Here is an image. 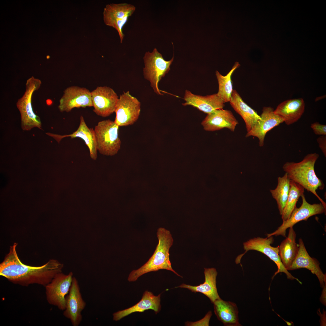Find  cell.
<instances>
[{
	"label": "cell",
	"mask_w": 326,
	"mask_h": 326,
	"mask_svg": "<svg viewBox=\"0 0 326 326\" xmlns=\"http://www.w3.org/2000/svg\"><path fill=\"white\" fill-rule=\"evenodd\" d=\"M15 242L0 264V275L12 283L23 286L38 284L45 286L58 273L62 272L63 264L51 259L43 265L35 267L22 263L18 255Z\"/></svg>",
	"instance_id": "cell-1"
},
{
	"label": "cell",
	"mask_w": 326,
	"mask_h": 326,
	"mask_svg": "<svg viewBox=\"0 0 326 326\" xmlns=\"http://www.w3.org/2000/svg\"><path fill=\"white\" fill-rule=\"evenodd\" d=\"M319 157V155L316 153L308 154L298 162H286L283 168L290 180L313 194L326 209V203L316 192L318 189L323 190L325 186L323 181L316 175L314 170L315 163Z\"/></svg>",
	"instance_id": "cell-2"
},
{
	"label": "cell",
	"mask_w": 326,
	"mask_h": 326,
	"mask_svg": "<svg viewBox=\"0 0 326 326\" xmlns=\"http://www.w3.org/2000/svg\"><path fill=\"white\" fill-rule=\"evenodd\" d=\"M158 242L153 255L149 260L139 268L133 270L128 278L129 282L136 281L139 277L147 273L165 269L181 277L172 268L169 258V251L173 239L169 231L159 228L157 232Z\"/></svg>",
	"instance_id": "cell-3"
},
{
	"label": "cell",
	"mask_w": 326,
	"mask_h": 326,
	"mask_svg": "<svg viewBox=\"0 0 326 326\" xmlns=\"http://www.w3.org/2000/svg\"><path fill=\"white\" fill-rule=\"evenodd\" d=\"M41 83L40 80L33 76L28 79L26 84L25 91L17 102L16 106L21 114V127L24 130H30L34 127L41 129L40 118L33 112L31 104L33 94L39 88Z\"/></svg>",
	"instance_id": "cell-4"
},
{
	"label": "cell",
	"mask_w": 326,
	"mask_h": 326,
	"mask_svg": "<svg viewBox=\"0 0 326 326\" xmlns=\"http://www.w3.org/2000/svg\"><path fill=\"white\" fill-rule=\"evenodd\" d=\"M119 126L110 120L99 122L94 129L97 150L106 155H113L120 149Z\"/></svg>",
	"instance_id": "cell-5"
},
{
	"label": "cell",
	"mask_w": 326,
	"mask_h": 326,
	"mask_svg": "<svg viewBox=\"0 0 326 326\" xmlns=\"http://www.w3.org/2000/svg\"><path fill=\"white\" fill-rule=\"evenodd\" d=\"M143 59L145 78L149 81L151 86L156 94L163 95L158 88V83L170 70V66L173 61L174 57L169 61L165 60L162 54L155 48L152 52H146Z\"/></svg>",
	"instance_id": "cell-6"
},
{
	"label": "cell",
	"mask_w": 326,
	"mask_h": 326,
	"mask_svg": "<svg viewBox=\"0 0 326 326\" xmlns=\"http://www.w3.org/2000/svg\"><path fill=\"white\" fill-rule=\"evenodd\" d=\"M274 241L273 237L271 236L265 238L260 237L254 238L244 242V248L245 251L244 253L237 257L235 262L237 264L240 263L242 256L248 251H257L266 255L277 265V270L273 276L272 279L278 273L283 272L285 273L288 279L296 280L301 284V282L298 279L292 276L283 264L279 254V246L273 247L270 245L273 243Z\"/></svg>",
	"instance_id": "cell-7"
},
{
	"label": "cell",
	"mask_w": 326,
	"mask_h": 326,
	"mask_svg": "<svg viewBox=\"0 0 326 326\" xmlns=\"http://www.w3.org/2000/svg\"><path fill=\"white\" fill-rule=\"evenodd\" d=\"M73 277L72 272L67 274L59 273L45 286L46 298L49 304L56 306L60 310L65 309L66 297L69 292Z\"/></svg>",
	"instance_id": "cell-8"
},
{
	"label": "cell",
	"mask_w": 326,
	"mask_h": 326,
	"mask_svg": "<svg viewBox=\"0 0 326 326\" xmlns=\"http://www.w3.org/2000/svg\"><path fill=\"white\" fill-rule=\"evenodd\" d=\"M136 7L127 3L110 4L104 8L103 15L104 23L115 29L122 43L124 37L123 29L129 17L136 10Z\"/></svg>",
	"instance_id": "cell-9"
},
{
	"label": "cell",
	"mask_w": 326,
	"mask_h": 326,
	"mask_svg": "<svg viewBox=\"0 0 326 326\" xmlns=\"http://www.w3.org/2000/svg\"><path fill=\"white\" fill-rule=\"evenodd\" d=\"M302 203L301 206L296 207L292 212L290 218L283 222L282 225L273 232L267 235V237L274 235H282L286 237V230L293 227L300 221H306L310 217L323 213L326 214V209L321 203L310 204L308 203L304 194L301 196Z\"/></svg>",
	"instance_id": "cell-10"
},
{
	"label": "cell",
	"mask_w": 326,
	"mask_h": 326,
	"mask_svg": "<svg viewBox=\"0 0 326 326\" xmlns=\"http://www.w3.org/2000/svg\"><path fill=\"white\" fill-rule=\"evenodd\" d=\"M140 102L129 91L120 95L115 112V123L119 126L133 124L138 119L140 112Z\"/></svg>",
	"instance_id": "cell-11"
},
{
	"label": "cell",
	"mask_w": 326,
	"mask_h": 326,
	"mask_svg": "<svg viewBox=\"0 0 326 326\" xmlns=\"http://www.w3.org/2000/svg\"><path fill=\"white\" fill-rule=\"evenodd\" d=\"M66 299V308L63 315L70 320L73 326H78L82 321V312L86 306V303L82 297L78 281L74 276Z\"/></svg>",
	"instance_id": "cell-12"
},
{
	"label": "cell",
	"mask_w": 326,
	"mask_h": 326,
	"mask_svg": "<svg viewBox=\"0 0 326 326\" xmlns=\"http://www.w3.org/2000/svg\"><path fill=\"white\" fill-rule=\"evenodd\" d=\"M91 93L93 111L97 115L106 117L115 112L119 98L112 88L98 86Z\"/></svg>",
	"instance_id": "cell-13"
},
{
	"label": "cell",
	"mask_w": 326,
	"mask_h": 326,
	"mask_svg": "<svg viewBox=\"0 0 326 326\" xmlns=\"http://www.w3.org/2000/svg\"><path fill=\"white\" fill-rule=\"evenodd\" d=\"M59 102L58 108L61 112H69L74 108L93 106L91 92L77 86L66 88Z\"/></svg>",
	"instance_id": "cell-14"
},
{
	"label": "cell",
	"mask_w": 326,
	"mask_h": 326,
	"mask_svg": "<svg viewBox=\"0 0 326 326\" xmlns=\"http://www.w3.org/2000/svg\"><path fill=\"white\" fill-rule=\"evenodd\" d=\"M271 107H264L260 116L259 120L249 132L246 137L253 136L257 137L259 141V145L262 147L264 145V138L267 133L275 127L284 122V120L275 114Z\"/></svg>",
	"instance_id": "cell-15"
},
{
	"label": "cell",
	"mask_w": 326,
	"mask_h": 326,
	"mask_svg": "<svg viewBox=\"0 0 326 326\" xmlns=\"http://www.w3.org/2000/svg\"><path fill=\"white\" fill-rule=\"evenodd\" d=\"M299 247L298 254L291 265L287 270H293L302 268L308 269L316 276L321 287L323 288L326 284V274L323 273L321 269L319 262L309 256L301 238L299 239Z\"/></svg>",
	"instance_id": "cell-16"
},
{
	"label": "cell",
	"mask_w": 326,
	"mask_h": 326,
	"mask_svg": "<svg viewBox=\"0 0 326 326\" xmlns=\"http://www.w3.org/2000/svg\"><path fill=\"white\" fill-rule=\"evenodd\" d=\"M238 122L232 112L222 109L207 114L201 123L205 130L214 131L224 128L234 131Z\"/></svg>",
	"instance_id": "cell-17"
},
{
	"label": "cell",
	"mask_w": 326,
	"mask_h": 326,
	"mask_svg": "<svg viewBox=\"0 0 326 326\" xmlns=\"http://www.w3.org/2000/svg\"><path fill=\"white\" fill-rule=\"evenodd\" d=\"M184 99L185 102L183 106L191 105L207 114L216 110L222 109L224 103L217 94L202 96L192 94L186 90Z\"/></svg>",
	"instance_id": "cell-18"
},
{
	"label": "cell",
	"mask_w": 326,
	"mask_h": 326,
	"mask_svg": "<svg viewBox=\"0 0 326 326\" xmlns=\"http://www.w3.org/2000/svg\"><path fill=\"white\" fill-rule=\"evenodd\" d=\"M160 297L161 294L155 296L152 292L146 290L143 293L141 299L136 304L128 308L113 313V320L118 321L133 313L142 312L149 309L154 310L157 314L161 308Z\"/></svg>",
	"instance_id": "cell-19"
},
{
	"label": "cell",
	"mask_w": 326,
	"mask_h": 326,
	"mask_svg": "<svg viewBox=\"0 0 326 326\" xmlns=\"http://www.w3.org/2000/svg\"><path fill=\"white\" fill-rule=\"evenodd\" d=\"M304 101L302 98L290 99L280 104L274 110V113L282 118L287 125L298 121L303 113Z\"/></svg>",
	"instance_id": "cell-20"
},
{
	"label": "cell",
	"mask_w": 326,
	"mask_h": 326,
	"mask_svg": "<svg viewBox=\"0 0 326 326\" xmlns=\"http://www.w3.org/2000/svg\"><path fill=\"white\" fill-rule=\"evenodd\" d=\"M46 134L52 137L58 142L62 138L66 137H70L72 138H80L84 141L88 146L91 157L94 160H96L97 158V144L94 129L87 126L82 116L80 117V123L78 129L72 133L64 135L49 133Z\"/></svg>",
	"instance_id": "cell-21"
},
{
	"label": "cell",
	"mask_w": 326,
	"mask_h": 326,
	"mask_svg": "<svg viewBox=\"0 0 326 326\" xmlns=\"http://www.w3.org/2000/svg\"><path fill=\"white\" fill-rule=\"evenodd\" d=\"M205 280L204 282L197 286H192L182 284L175 287L187 289L192 292H200L207 296L212 303L220 298L216 286V277L217 272L216 269L205 268Z\"/></svg>",
	"instance_id": "cell-22"
},
{
	"label": "cell",
	"mask_w": 326,
	"mask_h": 326,
	"mask_svg": "<svg viewBox=\"0 0 326 326\" xmlns=\"http://www.w3.org/2000/svg\"><path fill=\"white\" fill-rule=\"evenodd\" d=\"M229 102L234 109L243 119L247 133L250 131L260 119V116L243 101L235 90H233Z\"/></svg>",
	"instance_id": "cell-23"
},
{
	"label": "cell",
	"mask_w": 326,
	"mask_h": 326,
	"mask_svg": "<svg viewBox=\"0 0 326 326\" xmlns=\"http://www.w3.org/2000/svg\"><path fill=\"white\" fill-rule=\"evenodd\" d=\"M214 312L219 320L226 326H241L238 321V310L236 304L220 298L213 303Z\"/></svg>",
	"instance_id": "cell-24"
},
{
	"label": "cell",
	"mask_w": 326,
	"mask_h": 326,
	"mask_svg": "<svg viewBox=\"0 0 326 326\" xmlns=\"http://www.w3.org/2000/svg\"><path fill=\"white\" fill-rule=\"evenodd\" d=\"M287 237L279 246L281 261L287 270L292 264L299 251V244L296 242V234L293 227L289 228Z\"/></svg>",
	"instance_id": "cell-25"
},
{
	"label": "cell",
	"mask_w": 326,
	"mask_h": 326,
	"mask_svg": "<svg viewBox=\"0 0 326 326\" xmlns=\"http://www.w3.org/2000/svg\"><path fill=\"white\" fill-rule=\"evenodd\" d=\"M278 184L274 190H270L273 197L276 200L280 215H281L285 207L290 189V179L287 174L278 177Z\"/></svg>",
	"instance_id": "cell-26"
},
{
	"label": "cell",
	"mask_w": 326,
	"mask_h": 326,
	"mask_svg": "<svg viewBox=\"0 0 326 326\" xmlns=\"http://www.w3.org/2000/svg\"><path fill=\"white\" fill-rule=\"evenodd\" d=\"M304 188L299 184L290 180V189L285 207L283 210L281 218L283 222L288 219L294 209L299 198L304 194Z\"/></svg>",
	"instance_id": "cell-27"
},
{
	"label": "cell",
	"mask_w": 326,
	"mask_h": 326,
	"mask_svg": "<svg viewBox=\"0 0 326 326\" xmlns=\"http://www.w3.org/2000/svg\"><path fill=\"white\" fill-rule=\"evenodd\" d=\"M240 65L236 62L229 72L225 76L221 75L217 71L216 75L219 84L218 95L224 103L230 102L233 91L231 76L234 71L239 67Z\"/></svg>",
	"instance_id": "cell-28"
},
{
	"label": "cell",
	"mask_w": 326,
	"mask_h": 326,
	"mask_svg": "<svg viewBox=\"0 0 326 326\" xmlns=\"http://www.w3.org/2000/svg\"><path fill=\"white\" fill-rule=\"evenodd\" d=\"M311 127L314 133L317 135L320 136L326 135V125L320 124L318 122L312 123Z\"/></svg>",
	"instance_id": "cell-29"
},
{
	"label": "cell",
	"mask_w": 326,
	"mask_h": 326,
	"mask_svg": "<svg viewBox=\"0 0 326 326\" xmlns=\"http://www.w3.org/2000/svg\"><path fill=\"white\" fill-rule=\"evenodd\" d=\"M319 146L325 157H326V135L321 136L317 139Z\"/></svg>",
	"instance_id": "cell-30"
}]
</instances>
